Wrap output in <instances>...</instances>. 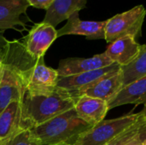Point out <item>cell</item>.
I'll return each instance as SVG.
<instances>
[{
	"instance_id": "obj_3",
	"label": "cell",
	"mask_w": 146,
	"mask_h": 145,
	"mask_svg": "<svg viewBox=\"0 0 146 145\" xmlns=\"http://www.w3.org/2000/svg\"><path fill=\"white\" fill-rule=\"evenodd\" d=\"M146 116V105L139 113H131L110 120H104L83 132L73 145H104Z\"/></svg>"
},
{
	"instance_id": "obj_25",
	"label": "cell",
	"mask_w": 146,
	"mask_h": 145,
	"mask_svg": "<svg viewBox=\"0 0 146 145\" xmlns=\"http://www.w3.org/2000/svg\"><path fill=\"white\" fill-rule=\"evenodd\" d=\"M143 145H146V140L145 141V143H144V144H143Z\"/></svg>"
},
{
	"instance_id": "obj_18",
	"label": "cell",
	"mask_w": 146,
	"mask_h": 145,
	"mask_svg": "<svg viewBox=\"0 0 146 145\" xmlns=\"http://www.w3.org/2000/svg\"><path fill=\"white\" fill-rule=\"evenodd\" d=\"M146 140V116L104 145H143Z\"/></svg>"
},
{
	"instance_id": "obj_22",
	"label": "cell",
	"mask_w": 146,
	"mask_h": 145,
	"mask_svg": "<svg viewBox=\"0 0 146 145\" xmlns=\"http://www.w3.org/2000/svg\"><path fill=\"white\" fill-rule=\"evenodd\" d=\"M8 42H9V40L3 36V32H0V57H1V56H2V54H3V50H4V49H5V47H6Z\"/></svg>"
},
{
	"instance_id": "obj_19",
	"label": "cell",
	"mask_w": 146,
	"mask_h": 145,
	"mask_svg": "<svg viewBox=\"0 0 146 145\" xmlns=\"http://www.w3.org/2000/svg\"><path fill=\"white\" fill-rule=\"evenodd\" d=\"M122 87L146 75V44L141 45L138 56L128 65L121 67Z\"/></svg>"
},
{
	"instance_id": "obj_7",
	"label": "cell",
	"mask_w": 146,
	"mask_h": 145,
	"mask_svg": "<svg viewBox=\"0 0 146 145\" xmlns=\"http://www.w3.org/2000/svg\"><path fill=\"white\" fill-rule=\"evenodd\" d=\"M57 38V30L50 23H35L22 42L28 54L36 59L44 58L47 50Z\"/></svg>"
},
{
	"instance_id": "obj_17",
	"label": "cell",
	"mask_w": 146,
	"mask_h": 145,
	"mask_svg": "<svg viewBox=\"0 0 146 145\" xmlns=\"http://www.w3.org/2000/svg\"><path fill=\"white\" fill-rule=\"evenodd\" d=\"M21 128V103L13 102L0 113V142L10 138Z\"/></svg>"
},
{
	"instance_id": "obj_14",
	"label": "cell",
	"mask_w": 146,
	"mask_h": 145,
	"mask_svg": "<svg viewBox=\"0 0 146 145\" xmlns=\"http://www.w3.org/2000/svg\"><path fill=\"white\" fill-rule=\"evenodd\" d=\"M74 109L80 119L92 126L104 121L109 111L107 102L85 95L77 98Z\"/></svg>"
},
{
	"instance_id": "obj_23",
	"label": "cell",
	"mask_w": 146,
	"mask_h": 145,
	"mask_svg": "<svg viewBox=\"0 0 146 145\" xmlns=\"http://www.w3.org/2000/svg\"><path fill=\"white\" fill-rule=\"evenodd\" d=\"M2 73H3V63L0 60V79H1V77H2Z\"/></svg>"
},
{
	"instance_id": "obj_13",
	"label": "cell",
	"mask_w": 146,
	"mask_h": 145,
	"mask_svg": "<svg viewBox=\"0 0 146 145\" xmlns=\"http://www.w3.org/2000/svg\"><path fill=\"white\" fill-rule=\"evenodd\" d=\"M122 87V75L121 70L115 73L110 74L97 81L93 85L86 87L74 94V98L77 100L80 96H88L104 100L110 101Z\"/></svg>"
},
{
	"instance_id": "obj_8",
	"label": "cell",
	"mask_w": 146,
	"mask_h": 145,
	"mask_svg": "<svg viewBox=\"0 0 146 145\" xmlns=\"http://www.w3.org/2000/svg\"><path fill=\"white\" fill-rule=\"evenodd\" d=\"M120 70L121 66L116 63H113L109 67L103 68L100 69L70 76L59 77L57 81V86L67 90L74 97V94L77 91L86 87H88L96 83L97 81L102 79L103 78L115 73Z\"/></svg>"
},
{
	"instance_id": "obj_24",
	"label": "cell",
	"mask_w": 146,
	"mask_h": 145,
	"mask_svg": "<svg viewBox=\"0 0 146 145\" xmlns=\"http://www.w3.org/2000/svg\"><path fill=\"white\" fill-rule=\"evenodd\" d=\"M54 145H73L71 144H68V143H63V144H54Z\"/></svg>"
},
{
	"instance_id": "obj_20",
	"label": "cell",
	"mask_w": 146,
	"mask_h": 145,
	"mask_svg": "<svg viewBox=\"0 0 146 145\" xmlns=\"http://www.w3.org/2000/svg\"><path fill=\"white\" fill-rule=\"evenodd\" d=\"M0 145H40L31 129H21L10 138L0 142Z\"/></svg>"
},
{
	"instance_id": "obj_9",
	"label": "cell",
	"mask_w": 146,
	"mask_h": 145,
	"mask_svg": "<svg viewBox=\"0 0 146 145\" xmlns=\"http://www.w3.org/2000/svg\"><path fill=\"white\" fill-rule=\"evenodd\" d=\"M67 21V23L57 30V38L65 35H81L91 40L105 38L107 20L104 21H82L77 11L72 14Z\"/></svg>"
},
{
	"instance_id": "obj_15",
	"label": "cell",
	"mask_w": 146,
	"mask_h": 145,
	"mask_svg": "<svg viewBox=\"0 0 146 145\" xmlns=\"http://www.w3.org/2000/svg\"><path fill=\"white\" fill-rule=\"evenodd\" d=\"M109 110L115 107L146 103V75L127 85L108 103Z\"/></svg>"
},
{
	"instance_id": "obj_10",
	"label": "cell",
	"mask_w": 146,
	"mask_h": 145,
	"mask_svg": "<svg viewBox=\"0 0 146 145\" xmlns=\"http://www.w3.org/2000/svg\"><path fill=\"white\" fill-rule=\"evenodd\" d=\"M113 63L104 52L90 58L68 57L62 59L60 61L56 71L59 77H65L100 69L109 67Z\"/></svg>"
},
{
	"instance_id": "obj_11",
	"label": "cell",
	"mask_w": 146,
	"mask_h": 145,
	"mask_svg": "<svg viewBox=\"0 0 146 145\" xmlns=\"http://www.w3.org/2000/svg\"><path fill=\"white\" fill-rule=\"evenodd\" d=\"M27 0H0V32L14 29L20 32L27 30L26 24L22 21V15H27V9L29 7Z\"/></svg>"
},
{
	"instance_id": "obj_2",
	"label": "cell",
	"mask_w": 146,
	"mask_h": 145,
	"mask_svg": "<svg viewBox=\"0 0 146 145\" xmlns=\"http://www.w3.org/2000/svg\"><path fill=\"white\" fill-rule=\"evenodd\" d=\"M92 127L78 116L74 108L31 130L40 145L74 144L80 135Z\"/></svg>"
},
{
	"instance_id": "obj_5",
	"label": "cell",
	"mask_w": 146,
	"mask_h": 145,
	"mask_svg": "<svg viewBox=\"0 0 146 145\" xmlns=\"http://www.w3.org/2000/svg\"><path fill=\"white\" fill-rule=\"evenodd\" d=\"M26 92L33 96H48L57 88L58 73L45 65L44 58L38 59L31 67L20 71Z\"/></svg>"
},
{
	"instance_id": "obj_21",
	"label": "cell",
	"mask_w": 146,
	"mask_h": 145,
	"mask_svg": "<svg viewBox=\"0 0 146 145\" xmlns=\"http://www.w3.org/2000/svg\"><path fill=\"white\" fill-rule=\"evenodd\" d=\"M30 6L37 8V9H42L47 10L50 6L52 4L54 0H27Z\"/></svg>"
},
{
	"instance_id": "obj_12",
	"label": "cell",
	"mask_w": 146,
	"mask_h": 145,
	"mask_svg": "<svg viewBox=\"0 0 146 145\" xmlns=\"http://www.w3.org/2000/svg\"><path fill=\"white\" fill-rule=\"evenodd\" d=\"M141 45L133 36L127 35L110 44L105 55L114 62L121 67L130 64L139 54Z\"/></svg>"
},
{
	"instance_id": "obj_1",
	"label": "cell",
	"mask_w": 146,
	"mask_h": 145,
	"mask_svg": "<svg viewBox=\"0 0 146 145\" xmlns=\"http://www.w3.org/2000/svg\"><path fill=\"white\" fill-rule=\"evenodd\" d=\"M76 99L65 89L57 86L48 96L25 93L21 102V128L32 129L74 108Z\"/></svg>"
},
{
	"instance_id": "obj_16",
	"label": "cell",
	"mask_w": 146,
	"mask_h": 145,
	"mask_svg": "<svg viewBox=\"0 0 146 145\" xmlns=\"http://www.w3.org/2000/svg\"><path fill=\"white\" fill-rule=\"evenodd\" d=\"M87 0H54L46 10L44 22L56 26L62 21L68 20L74 12H79L86 6Z\"/></svg>"
},
{
	"instance_id": "obj_6",
	"label": "cell",
	"mask_w": 146,
	"mask_h": 145,
	"mask_svg": "<svg viewBox=\"0 0 146 145\" xmlns=\"http://www.w3.org/2000/svg\"><path fill=\"white\" fill-rule=\"evenodd\" d=\"M3 63L0 79V113L13 102H22L26 93L20 70L13 65Z\"/></svg>"
},
{
	"instance_id": "obj_4",
	"label": "cell",
	"mask_w": 146,
	"mask_h": 145,
	"mask_svg": "<svg viewBox=\"0 0 146 145\" xmlns=\"http://www.w3.org/2000/svg\"><path fill=\"white\" fill-rule=\"evenodd\" d=\"M146 15L145 8L139 4L123 13L114 15L107 20L105 26V40L113 41L131 35L135 38L141 36L142 26Z\"/></svg>"
}]
</instances>
